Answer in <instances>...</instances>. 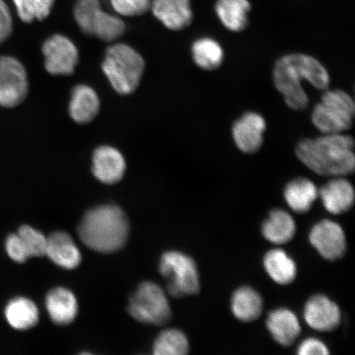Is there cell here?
<instances>
[{
  "label": "cell",
  "instance_id": "cell-12",
  "mask_svg": "<svg viewBox=\"0 0 355 355\" xmlns=\"http://www.w3.org/2000/svg\"><path fill=\"white\" fill-rule=\"evenodd\" d=\"M266 128L265 119L256 112L243 114L232 127V136L235 145L246 154H254L263 144Z\"/></svg>",
  "mask_w": 355,
  "mask_h": 355
},
{
  "label": "cell",
  "instance_id": "cell-11",
  "mask_svg": "<svg viewBox=\"0 0 355 355\" xmlns=\"http://www.w3.org/2000/svg\"><path fill=\"white\" fill-rule=\"evenodd\" d=\"M80 30L102 41L113 42L125 33L126 25L123 17L116 13L105 11L102 4H100L88 13Z\"/></svg>",
  "mask_w": 355,
  "mask_h": 355
},
{
  "label": "cell",
  "instance_id": "cell-3",
  "mask_svg": "<svg viewBox=\"0 0 355 355\" xmlns=\"http://www.w3.org/2000/svg\"><path fill=\"white\" fill-rule=\"evenodd\" d=\"M78 232L83 243L91 250L111 254L125 244L130 223L121 207L100 206L86 212L80 222Z\"/></svg>",
  "mask_w": 355,
  "mask_h": 355
},
{
  "label": "cell",
  "instance_id": "cell-4",
  "mask_svg": "<svg viewBox=\"0 0 355 355\" xmlns=\"http://www.w3.org/2000/svg\"><path fill=\"white\" fill-rule=\"evenodd\" d=\"M145 69L144 58L126 44H114L106 51L102 70L110 85L119 94L128 95L136 90Z\"/></svg>",
  "mask_w": 355,
  "mask_h": 355
},
{
  "label": "cell",
  "instance_id": "cell-8",
  "mask_svg": "<svg viewBox=\"0 0 355 355\" xmlns=\"http://www.w3.org/2000/svg\"><path fill=\"white\" fill-rule=\"evenodd\" d=\"M28 92L26 71L11 56L0 57V106L13 108L20 105Z\"/></svg>",
  "mask_w": 355,
  "mask_h": 355
},
{
  "label": "cell",
  "instance_id": "cell-6",
  "mask_svg": "<svg viewBox=\"0 0 355 355\" xmlns=\"http://www.w3.org/2000/svg\"><path fill=\"white\" fill-rule=\"evenodd\" d=\"M159 273L168 281V294L175 298L196 295L200 290L196 263L180 252H166L162 257Z\"/></svg>",
  "mask_w": 355,
  "mask_h": 355
},
{
  "label": "cell",
  "instance_id": "cell-18",
  "mask_svg": "<svg viewBox=\"0 0 355 355\" xmlns=\"http://www.w3.org/2000/svg\"><path fill=\"white\" fill-rule=\"evenodd\" d=\"M46 305L52 322L57 325H68L78 314L77 300L68 288H53L48 293Z\"/></svg>",
  "mask_w": 355,
  "mask_h": 355
},
{
  "label": "cell",
  "instance_id": "cell-14",
  "mask_svg": "<svg viewBox=\"0 0 355 355\" xmlns=\"http://www.w3.org/2000/svg\"><path fill=\"white\" fill-rule=\"evenodd\" d=\"M92 162L93 175L105 184L118 183L126 171V162L123 155L110 146H101L97 148L93 154Z\"/></svg>",
  "mask_w": 355,
  "mask_h": 355
},
{
  "label": "cell",
  "instance_id": "cell-17",
  "mask_svg": "<svg viewBox=\"0 0 355 355\" xmlns=\"http://www.w3.org/2000/svg\"><path fill=\"white\" fill-rule=\"evenodd\" d=\"M46 255L64 269H74L81 263V254L73 239L65 232H54L47 237Z\"/></svg>",
  "mask_w": 355,
  "mask_h": 355
},
{
  "label": "cell",
  "instance_id": "cell-27",
  "mask_svg": "<svg viewBox=\"0 0 355 355\" xmlns=\"http://www.w3.org/2000/svg\"><path fill=\"white\" fill-rule=\"evenodd\" d=\"M192 56L195 64L204 70L219 68L224 60V51L218 42L210 37L198 39L193 44Z\"/></svg>",
  "mask_w": 355,
  "mask_h": 355
},
{
  "label": "cell",
  "instance_id": "cell-25",
  "mask_svg": "<svg viewBox=\"0 0 355 355\" xmlns=\"http://www.w3.org/2000/svg\"><path fill=\"white\" fill-rule=\"evenodd\" d=\"M6 320L16 330L31 329L39 322V311L34 302L24 297L12 300L6 306Z\"/></svg>",
  "mask_w": 355,
  "mask_h": 355
},
{
  "label": "cell",
  "instance_id": "cell-10",
  "mask_svg": "<svg viewBox=\"0 0 355 355\" xmlns=\"http://www.w3.org/2000/svg\"><path fill=\"white\" fill-rule=\"evenodd\" d=\"M309 241L319 254L327 260L341 259L346 251L344 230L332 220H322L315 225L311 230Z\"/></svg>",
  "mask_w": 355,
  "mask_h": 355
},
{
  "label": "cell",
  "instance_id": "cell-34",
  "mask_svg": "<svg viewBox=\"0 0 355 355\" xmlns=\"http://www.w3.org/2000/svg\"><path fill=\"white\" fill-rule=\"evenodd\" d=\"M300 355H326L330 354L325 344L315 338L306 339L298 348Z\"/></svg>",
  "mask_w": 355,
  "mask_h": 355
},
{
  "label": "cell",
  "instance_id": "cell-32",
  "mask_svg": "<svg viewBox=\"0 0 355 355\" xmlns=\"http://www.w3.org/2000/svg\"><path fill=\"white\" fill-rule=\"evenodd\" d=\"M6 248L8 257L16 263H22L29 259L19 234L8 235L6 242Z\"/></svg>",
  "mask_w": 355,
  "mask_h": 355
},
{
  "label": "cell",
  "instance_id": "cell-31",
  "mask_svg": "<svg viewBox=\"0 0 355 355\" xmlns=\"http://www.w3.org/2000/svg\"><path fill=\"white\" fill-rule=\"evenodd\" d=\"M114 13L121 17L145 15L150 10L153 0H108Z\"/></svg>",
  "mask_w": 355,
  "mask_h": 355
},
{
  "label": "cell",
  "instance_id": "cell-28",
  "mask_svg": "<svg viewBox=\"0 0 355 355\" xmlns=\"http://www.w3.org/2000/svg\"><path fill=\"white\" fill-rule=\"evenodd\" d=\"M55 2L56 0H12L17 17L25 24L47 19Z\"/></svg>",
  "mask_w": 355,
  "mask_h": 355
},
{
  "label": "cell",
  "instance_id": "cell-9",
  "mask_svg": "<svg viewBox=\"0 0 355 355\" xmlns=\"http://www.w3.org/2000/svg\"><path fill=\"white\" fill-rule=\"evenodd\" d=\"M42 53L47 72L55 76L73 74L78 64V48L64 35L55 34L49 37L43 44Z\"/></svg>",
  "mask_w": 355,
  "mask_h": 355
},
{
  "label": "cell",
  "instance_id": "cell-23",
  "mask_svg": "<svg viewBox=\"0 0 355 355\" xmlns=\"http://www.w3.org/2000/svg\"><path fill=\"white\" fill-rule=\"evenodd\" d=\"M263 302L254 288L244 286L234 292L232 300L234 316L243 322L257 320L263 312Z\"/></svg>",
  "mask_w": 355,
  "mask_h": 355
},
{
  "label": "cell",
  "instance_id": "cell-13",
  "mask_svg": "<svg viewBox=\"0 0 355 355\" xmlns=\"http://www.w3.org/2000/svg\"><path fill=\"white\" fill-rule=\"evenodd\" d=\"M304 315L308 325L318 331L335 330L341 318L338 305L322 295H314L308 300Z\"/></svg>",
  "mask_w": 355,
  "mask_h": 355
},
{
  "label": "cell",
  "instance_id": "cell-26",
  "mask_svg": "<svg viewBox=\"0 0 355 355\" xmlns=\"http://www.w3.org/2000/svg\"><path fill=\"white\" fill-rule=\"evenodd\" d=\"M263 265L269 277L279 285H288L295 281L297 275L296 265L285 251H269L264 257Z\"/></svg>",
  "mask_w": 355,
  "mask_h": 355
},
{
  "label": "cell",
  "instance_id": "cell-2",
  "mask_svg": "<svg viewBox=\"0 0 355 355\" xmlns=\"http://www.w3.org/2000/svg\"><path fill=\"white\" fill-rule=\"evenodd\" d=\"M354 141L343 133L323 135L302 139L295 154L311 171L322 176L340 177L352 174L355 167Z\"/></svg>",
  "mask_w": 355,
  "mask_h": 355
},
{
  "label": "cell",
  "instance_id": "cell-1",
  "mask_svg": "<svg viewBox=\"0 0 355 355\" xmlns=\"http://www.w3.org/2000/svg\"><path fill=\"white\" fill-rule=\"evenodd\" d=\"M304 81L322 91L329 87L330 76L320 62L308 55H286L276 62L273 69L274 85L292 110H303L308 107L309 96L302 86Z\"/></svg>",
  "mask_w": 355,
  "mask_h": 355
},
{
  "label": "cell",
  "instance_id": "cell-33",
  "mask_svg": "<svg viewBox=\"0 0 355 355\" xmlns=\"http://www.w3.org/2000/svg\"><path fill=\"white\" fill-rule=\"evenodd\" d=\"M13 29V19L10 6L6 0H0V44L10 37Z\"/></svg>",
  "mask_w": 355,
  "mask_h": 355
},
{
  "label": "cell",
  "instance_id": "cell-19",
  "mask_svg": "<svg viewBox=\"0 0 355 355\" xmlns=\"http://www.w3.org/2000/svg\"><path fill=\"white\" fill-rule=\"evenodd\" d=\"M266 327L274 340L284 346L294 343L301 331L298 318L287 309H279L269 313Z\"/></svg>",
  "mask_w": 355,
  "mask_h": 355
},
{
  "label": "cell",
  "instance_id": "cell-7",
  "mask_svg": "<svg viewBox=\"0 0 355 355\" xmlns=\"http://www.w3.org/2000/svg\"><path fill=\"white\" fill-rule=\"evenodd\" d=\"M128 313L137 322L162 326L171 318V309L165 292L157 284H141L130 299Z\"/></svg>",
  "mask_w": 355,
  "mask_h": 355
},
{
  "label": "cell",
  "instance_id": "cell-22",
  "mask_svg": "<svg viewBox=\"0 0 355 355\" xmlns=\"http://www.w3.org/2000/svg\"><path fill=\"white\" fill-rule=\"evenodd\" d=\"M288 206L297 213L309 211L318 197V189L312 181L299 178L288 183L284 191Z\"/></svg>",
  "mask_w": 355,
  "mask_h": 355
},
{
  "label": "cell",
  "instance_id": "cell-30",
  "mask_svg": "<svg viewBox=\"0 0 355 355\" xmlns=\"http://www.w3.org/2000/svg\"><path fill=\"white\" fill-rule=\"evenodd\" d=\"M17 234L24 243L29 257H41L46 255L47 238L42 232L29 225H21Z\"/></svg>",
  "mask_w": 355,
  "mask_h": 355
},
{
  "label": "cell",
  "instance_id": "cell-5",
  "mask_svg": "<svg viewBox=\"0 0 355 355\" xmlns=\"http://www.w3.org/2000/svg\"><path fill=\"white\" fill-rule=\"evenodd\" d=\"M354 114L352 97L343 90H330L314 106L312 121L323 135L343 133L352 127Z\"/></svg>",
  "mask_w": 355,
  "mask_h": 355
},
{
  "label": "cell",
  "instance_id": "cell-29",
  "mask_svg": "<svg viewBox=\"0 0 355 355\" xmlns=\"http://www.w3.org/2000/svg\"><path fill=\"white\" fill-rule=\"evenodd\" d=\"M189 345L187 337L180 330L164 331L155 340L153 353L155 355H184L188 354Z\"/></svg>",
  "mask_w": 355,
  "mask_h": 355
},
{
  "label": "cell",
  "instance_id": "cell-24",
  "mask_svg": "<svg viewBox=\"0 0 355 355\" xmlns=\"http://www.w3.org/2000/svg\"><path fill=\"white\" fill-rule=\"evenodd\" d=\"M261 232L266 241L275 244H285L294 238L296 225L288 212L277 209L270 213Z\"/></svg>",
  "mask_w": 355,
  "mask_h": 355
},
{
  "label": "cell",
  "instance_id": "cell-20",
  "mask_svg": "<svg viewBox=\"0 0 355 355\" xmlns=\"http://www.w3.org/2000/svg\"><path fill=\"white\" fill-rule=\"evenodd\" d=\"M99 110V96L92 87L78 85L73 88L69 102V114L73 121L80 124L90 123Z\"/></svg>",
  "mask_w": 355,
  "mask_h": 355
},
{
  "label": "cell",
  "instance_id": "cell-15",
  "mask_svg": "<svg viewBox=\"0 0 355 355\" xmlns=\"http://www.w3.org/2000/svg\"><path fill=\"white\" fill-rule=\"evenodd\" d=\"M150 10L155 19L172 31L183 30L193 21L191 0H153Z\"/></svg>",
  "mask_w": 355,
  "mask_h": 355
},
{
  "label": "cell",
  "instance_id": "cell-16",
  "mask_svg": "<svg viewBox=\"0 0 355 355\" xmlns=\"http://www.w3.org/2000/svg\"><path fill=\"white\" fill-rule=\"evenodd\" d=\"M318 196L321 197L328 212L340 215L348 211L354 205V190L347 180L336 177L318 190Z\"/></svg>",
  "mask_w": 355,
  "mask_h": 355
},
{
  "label": "cell",
  "instance_id": "cell-21",
  "mask_svg": "<svg viewBox=\"0 0 355 355\" xmlns=\"http://www.w3.org/2000/svg\"><path fill=\"white\" fill-rule=\"evenodd\" d=\"M251 7L248 0H217L215 10L225 28L239 33L248 26Z\"/></svg>",
  "mask_w": 355,
  "mask_h": 355
}]
</instances>
